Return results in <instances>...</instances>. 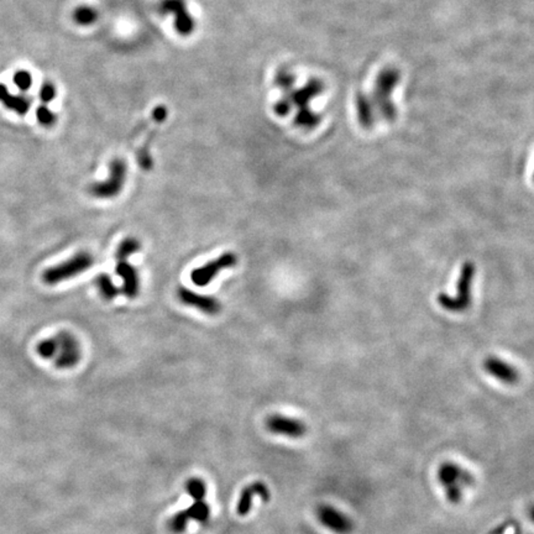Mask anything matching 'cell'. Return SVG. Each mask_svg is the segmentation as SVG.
Returning a JSON list of instances; mask_svg holds the SVG:
<instances>
[{
  "label": "cell",
  "mask_w": 534,
  "mask_h": 534,
  "mask_svg": "<svg viewBox=\"0 0 534 534\" xmlns=\"http://www.w3.org/2000/svg\"><path fill=\"white\" fill-rule=\"evenodd\" d=\"M324 91L322 81L318 78H311L305 86L293 88L289 92L282 93L281 97L287 99L292 110L295 108L296 115L293 124L302 130H313L321 124V115L312 110L311 103Z\"/></svg>",
  "instance_id": "cell-1"
},
{
  "label": "cell",
  "mask_w": 534,
  "mask_h": 534,
  "mask_svg": "<svg viewBox=\"0 0 534 534\" xmlns=\"http://www.w3.org/2000/svg\"><path fill=\"white\" fill-rule=\"evenodd\" d=\"M436 480L448 502L454 505L461 502L466 490L474 484V478L469 470L454 461H445L438 468Z\"/></svg>",
  "instance_id": "cell-2"
},
{
  "label": "cell",
  "mask_w": 534,
  "mask_h": 534,
  "mask_svg": "<svg viewBox=\"0 0 534 534\" xmlns=\"http://www.w3.org/2000/svg\"><path fill=\"white\" fill-rule=\"evenodd\" d=\"M475 275H476V266L471 261L464 262L460 273L455 292L452 295L441 292L436 297L438 305L443 310L452 313H460L466 311L473 302V284H474Z\"/></svg>",
  "instance_id": "cell-3"
},
{
  "label": "cell",
  "mask_w": 534,
  "mask_h": 534,
  "mask_svg": "<svg viewBox=\"0 0 534 534\" xmlns=\"http://www.w3.org/2000/svg\"><path fill=\"white\" fill-rule=\"evenodd\" d=\"M93 264H94V257L89 252L81 251L76 255H73L71 259L61 262L55 266L49 267L43 273V281L49 286H55L61 282H65L67 280L76 277L78 275H82L93 266Z\"/></svg>",
  "instance_id": "cell-4"
},
{
  "label": "cell",
  "mask_w": 534,
  "mask_h": 534,
  "mask_svg": "<svg viewBox=\"0 0 534 534\" xmlns=\"http://www.w3.org/2000/svg\"><path fill=\"white\" fill-rule=\"evenodd\" d=\"M158 13L164 17H172V25L181 38H190L196 33L197 20L193 17L187 0H161Z\"/></svg>",
  "instance_id": "cell-5"
},
{
  "label": "cell",
  "mask_w": 534,
  "mask_h": 534,
  "mask_svg": "<svg viewBox=\"0 0 534 534\" xmlns=\"http://www.w3.org/2000/svg\"><path fill=\"white\" fill-rule=\"evenodd\" d=\"M128 166L121 158H114L109 164V175L103 182L93 183L89 187V192L93 197L99 199H112L123 191L125 185Z\"/></svg>",
  "instance_id": "cell-6"
},
{
  "label": "cell",
  "mask_w": 534,
  "mask_h": 534,
  "mask_svg": "<svg viewBox=\"0 0 534 534\" xmlns=\"http://www.w3.org/2000/svg\"><path fill=\"white\" fill-rule=\"evenodd\" d=\"M55 339L57 344V353L54 359L56 367L60 370L73 369L82 359L81 344L73 334L68 332L56 334Z\"/></svg>",
  "instance_id": "cell-7"
},
{
  "label": "cell",
  "mask_w": 534,
  "mask_h": 534,
  "mask_svg": "<svg viewBox=\"0 0 534 534\" xmlns=\"http://www.w3.org/2000/svg\"><path fill=\"white\" fill-rule=\"evenodd\" d=\"M211 514H212V510L209 503L204 500L193 501L188 508L175 513L172 517L169 518V529L172 533H183L191 521L206 524L209 522Z\"/></svg>",
  "instance_id": "cell-8"
},
{
  "label": "cell",
  "mask_w": 534,
  "mask_h": 534,
  "mask_svg": "<svg viewBox=\"0 0 534 534\" xmlns=\"http://www.w3.org/2000/svg\"><path fill=\"white\" fill-rule=\"evenodd\" d=\"M239 262V259L234 252H224L220 257H215L212 261L204 264L201 267H197L191 273V280L198 287H204L211 284L218 273L223 270L233 268Z\"/></svg>",
  "instance_id": "cell-9"
},
{
  "label": "cell",
  "mask_w": 534,
  "mask_h": 534,
  "mask_svg": "<svg viewBox=\"0 0 534 534\" xmlns=\"http://www.w3.org/2000/svg\"><path fill=\"white\" fill-rule=\"evenodd\" d=\"M316 518L323 527L334 534H351L354 532L353 519L332 505L323 503L316 508Z\"/></svg>",
  "instance_id": "cell-10"
},
{
  "label": "cell",
  "mask_w": 534,
  "mask_h": 534,
  "mask_svg": "<svg viewBox=\"0 0 534 534\" xmlns=\"http://www.w3.org/2000/svg\"><path fill=\"white\" fill-rule=\"evenodd\" d=\"M266 428L273 434L287 436L291 439H300L307 433V425L302 420L284 415H270L266 420Z\"/></svg>",
  "instance_id": "cell-11"
},
{
  "label": "cell",
  "mask_w": 534,
  "mask_h": 534,
  "mask_svg": "<svg viewBox=\"0 0 534 534\" xmlns=\"http://www.w3.org/2000/svg\"><path fill=\"white\" fill-rule=\"evenodd\" d=\"M177 296H178L181 303L188 305V307H193L204 314L215 316L222 311V303L213 296L201 295V293H197L194 291L183 287V286H181L177 291Z\"/></svg>",
  "instance_id": "cell-12"
},
{
  "label": "cell",
  "mask_w": 534,
  "mask_h": 534,
  "mask_svg": "<svg viewBox=\"0 0 534 534\" xmlns=\"http://www.w3.org/2000/svg\"><path fill=\"white\" fill-rule=\"evenodd\" d=\"M482 366L491 377L496 379L497 381L502 383L514 385L519 381V371L517 370V367L501 358L491 355L486 358Z\"/></svg>",
  "instance_id": "cell-13"
},
{
  "label": "cell",
  "mask_w": 534,
  "mask_h": 534,
  "mask_svg": "<svg viewBox=\"0 0 534 534\" xmlns=\"http://www.w3.org/2000/svg\"><path fill=\"white\" fill-rule=\"evenodd\" d=\"M254 497H260L262 502H268L271 500V491L262 481H255V482H251L250 485L246 486L240 494L239 501L236 506V512L239 516L245 517L250 513Z\"/></svg>",
  "instance_id": "cell-14"
},
{
  "label": "cell",
  "mask_w": 534,
  "mask_h": 534,
  "mask_svg": "<svg viewBox=\"0 0 534 534\" xmlns=\"http://www.w3.org/2000/svg\"><path fill=\"white\" fill-rule=\"evenodd\" d=\"M115 273L123 281L121 292L130 300L137 298V295L140 293V277L137 268L126 260H123L116 264Z\"/></svg>",
  "instance_id": "cell-15"
},
{
  "label": "cell",
  "mask_w": 534,
  "mask_h": 534,
  "mask_svg": "<svg viewBox=\"0 0 534 534\" xmlns=\"http://www.w3.org/2000/svg\"><path fill=\"white\" fill-rule=\"evenodd\" d=\"M0 103L8 110H10L15 114L24 116L29 113V110L33 105V98L28 97L26 94H13L9 91L8 86L4 83H0Z\"/></svg>",
  "instance_id": "cell-16"
},
{
  "label": "cell",
  "mask_w": 534,
  "mask_h": 534,
  "mask_svg": "<svg viewBox=\"0 0 534 534\" xmlns=\"http://www.w3.org/2000/svg\"><path fill=\"white\" fill-rule=\"evenodd\" d=\"M72 19L78 26L87 28V26H92L98 22L99 11L94 6L83 4V6H77L76 9L73 10Z\"/></svg>",
  "instance_id": "cell-17"
},
{
  "label": "cell",
  "mask_w": 534,
  "mask_h": 534,
  "mask_svg": "<svg viewBox=\"0 0 534 534\" xmlns=\"http://www.w3.org/2000/svg\"><path fill=\"white\" fill-rule=\"evenodd\" d=\"M96 286L105 300H113L119 295V289L115 286L113 280L107 273H100L96 277Z\"/></svg>",
  "instance_id": "cell-18"
},
{
  "label": "cell",
  "mask_w": 534,
  "mask_h": 534,
  "mask_svg": "<svg viewBox=\"0 0 534 534\" xmlns=\"http://www.w3.org/2000/svg\"><path fill=\"white\" fill-rule=\"evenodd\" d=\"M273 83L281 91V93L289 92L291 89L296 87L295 73L287 66L280 67L276 75H275Z\"/></svg>",
  "instance_id": "cell-19"
},
{
  "label": "cell",
  "mask_w": 534,
  "mask_h": 534,
  "mask_svg": "<svg viewBox=\"0 0 534 534\" xmlns=\"http://www.w3.org/2000/svg\"><path fill=\"white\" fill-rule=\"evenodd\" d=\"M142 249V243L137 239V238H126L120 243L116 252H115V257L118 261H123L126 260L128 257H131L132 254H135L137 251H140Z\"/></svg>",
  "instance_id": "cell-20"
},
{
  "label": "cell",
  "mask_w": 534,
  "mask_h": 534,
  "mask_svg": "<svg viewBox=\"0 0 534 534\" xmlns=\"http://www.w3.org/2000/svg\"><path fill=\"white\" fill-rule=\"evenodd\" d=\"M185 490L193 501H201L207 496V485L199 478H192L185 482Z\"/></svg>",
  "instance_id": "cell-21"
},
{
  "label": "cell",
  "mask_w": 534,
  "mask_h": 534,
  "mask_svg": "<svg viewBox=\"0 0 534 534\" xmlns=\"http://www.w3.org/2000/svg\"><path fill=\"white\" fill-rule=\"evenodd\" d=\"M35 115H36L38 124L44 126V128H51V126L55 125L56 123H57V115L52 110L49 109L46 107V104L38 105L36 110H35Z\"/></svg>",
  "instance_id": "cell-22"
},
{
  "label": "cell",
  "mask_w": 534,
  "mask_h": 534,
  "mask_svg": "<svg viewBox=\"0 0 534 534\" xmlns=\"http://www.w3.org/2000/svg\"><path fill=\"white\" fill-rule=\"evenodd\" d=\"M36 353L40 358L45 360L55 359L56 353H57V344L55 338H47L41 340L36 346Z\"/></svg>",
  "instance_id": "cell-23"
},
{
  "label": "cell",
  "mask_w": 534,
  "mask_h": 534,
  "mask_svg": "<svg viewBox=\"0 0 534 534\" xmlns=\"http://www.w3.org/2000/svg\"><path fill=\"white\" fill-rule=\"evenodd\" d=\"M33 75L26 70H19L13 76V82L22 93L28 92L33 87Z\"/></svg>",
  "instance_id": "cell-24"
},
{
  "label": "cell",
  "mask_w": 534,
  "mask_h": 534,
  "mask_svg": "<svg viewBox=\"0 0 534 534\" xmlns=\"http://www.w3.org/2000/svg\"><path fill=\"white\" fill-rule=\"evenodd\" d=\"M56 96H57L56 86L54 83L49 82V81H46V82L43 83L41 87L38 89V98H40V100L44 104H49L51 103V102H54Z\"/></svg>",
  "instance_id": "cell-25"
},
{
  "label": "cell",
  "mask_w": 534,
  "mask_h": 534,
  "mask_svg": "<svg viewBox=\"0 0 534 534\" xmlns=\"http://www.w3.org/2000/svg\"><path fill=\"white\" fill-rule=\"evenodd\" d=\"M153 119L156 123H164L169 116V109L165 105H158L153 113Z\"/></svg>",
  "instance_id": "cell-26"
},
{
  "label": "cell",
  "mask_w": 534,
  "mask_h": 534,
  "mask_svg": "<svg viewBox=\"0 0 534 534\" xmlns=\"http://www.w3.org/2000/svg\"><path fill=\"white\" fill-rule=\"evenodd\" d=\"M529 518L534 522V505L531 507V510H529Z\"/></svg>",
  "instance_id": "cell-27"
},
{
  "label": "cell",
  "mask_w": 534,
  "mask_h": 534,
  "mask_svg": "<svg viewBox=\"0 0 534 534\" xmlns=\"http://www.w3.org/2000/svg\"><path fill=\"white\" fill-rule=\"evenodd\" d=\"M533 182H534V174H533Z\"/></svg>",
  "instance_id": "cell-28"
}]
</instances>
